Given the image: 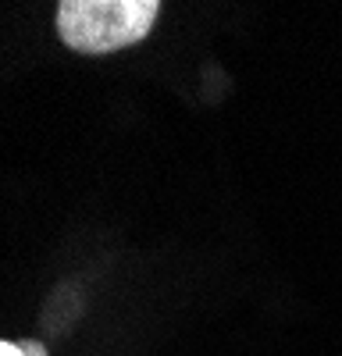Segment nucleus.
<instances>
[{
    "instance_id": "nucleus-1",
    "label": "nucleus",
    "mask_w": 342,
    "mask_h": 356,
    "mask_svg": "<svg viewBox=\"0 0 342 356\" xmlns=\"http://www.w3.org/2000/svg\"><path fill=\"white\" fill-rule=\"evenodd\" d=\"M161 0H61L57 33L79 54H114L150 33Z\"/></svg>"
},
{
    "instance_id": "nucleus-2",
    "label": "nucleus",
    "mask_w": 342,
    "mask_h": 356,
    "mask_svg": "<svg viewBox=\"0 0 342 356\" xmlns=\"http://www.w3.org/2000/svg\"><path fill=\"white\" fill-rule=\"evenodd\" d=\"M0 356H25V349L15 342H0Z\"/></svg>"
},
{
    "instance_id": "nucleus-3",
    "label": "nucleus",
    "mask_w": 342,
    "mask_h": 356,
    "mask_svg": "<svg viewBox=\"0 0 342 356\" xmlns=\"http://www.w3.org/2000/svg\"><path fill=\"white\" fill-rule=\"evenodd\" d=\"M22 349H25V356H47V353H43V346H36V342H25Z\"/></svg>"
}]
</instances>
